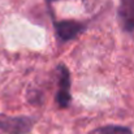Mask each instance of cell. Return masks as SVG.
Returning a JSON list of instances; mask_svg holds the SVG:
<instances>
[{
  "mask_svg": "<svg viewBox=\"0 0 134 134\" xmlns=\"http://www.w3.org/2000/svg\"><path fill=\"white\" fill-rule=\"evenodd\" d=\"M117 17L124 31H134V0H120Z\"/></svg>",
  "mask_w": 134,
  "mask_h": 134,
  "instance_id": "cell-4",
  "label": "cell"
},
{
  "mask_svg": "<svg viewBox=\"0 0 134 134\" xmlns=\"http://www.w3.org/2000/svg\"><path fill=\"white\" fill-rule=\"evenodd\" d=\"M35 120L27 116H7L0 113V130L7 134H27L31 132Z\"/></svg>",
  "mask_w": 134,
  "mask_h": 134,
  "instance_id": "cell-1",
  "label": "cell"
},
{
  "mask_svg": "<svg viewBox=\"0 0 134 134\" xmlns=\"http://www.w3.org/2000/svg\"><path fill=\"white\" fill-rule=\"evenodd\" d=\"M57 73H59V90L56 92L55 100L60 108H68L72 102L70 74H69L66 65H64V64H60L57 66Z\"/></svg>",
  "mask_w": 134,
  "mask_h": 134,
  "instance_id": "cell-2",
  "label": "cell"
},
{
  "mask_svg": "<svg viewBox=\"0 0 134 134\" xmlns=\"http://www.w3.org/2000/svg\"><path fill=\"white\" fill-rule=\"evenodd\" d=\"M48 3H51V1H57V0H47Z\"/></svg>",
  "mask_w": 134,
  "mask_h": 134,
  "instance_id": "cell-7",
  "label": "cell"
},
{
  "mask_svg": "<svg viewBox=\"0 0 134 134\" xmlns=\"http://www.w3.org/2000/svg\"><path fill=\"white\" fill-rule=\"evenodd\" d=\"M55 33L59 39V42L65 43L74 38H77L83 30L85 25L82 22L74 21V20H64V21H55L53 22Z\"/></svg>",
  "mask_w": 134,
  "mask_h": 134,
  "instance_id": "cell-3",
  "label": "cell"
},
{
  "mask_svg": "<svg viewBox=\"0 0 134 134\" xmlns=\"http://www.w3.org/2000/svg\"><path fill=\"white\" fill-rule=\"evenodd\" d=\"M89 134H133V132L126 126L120 125H105L91 130Z\"/></svg>",
  "mask_w": 134,
  "mask_h": 134,
  "instance_id": "cell-5",
  "label": "cell"
},
{
  "mask_svg": "<svg viewBox=\"0 0 134 134\" xmlns=\"http://www.w3.org/2000/svg\"><path fill=\"white\" fill-rule=\"evenodd\" d=\"M27 100L30 104H34V105H38V104H42L43 102V95L41 91L38 90H31L27 92Z\"/></svg>",
  "mask_w": 134,
  "mask_h": 134,
  "instance_id": "cell-6",
  "label": "cell"
}]
</instances>
